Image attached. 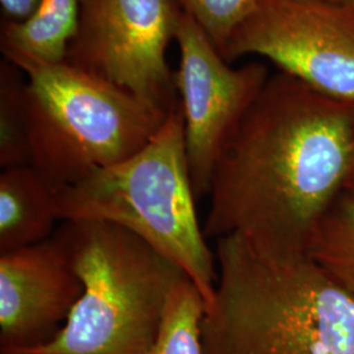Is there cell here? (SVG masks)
Returning <instances> with one entry per match:
<instances>
[{
  "instance_id": "16",
  "label": "cell",
  "mask_w": 354,
  "mask_h": 354,
  "mask_svg": "<svg viewBox=\"0 0 354 354\" xmlns=\"http://www.w3.org/2000/svg\"><path fill=\"white\" fill-rule=\"evenodd\" d=\"M7 21H26L37 11L41 0H0Z\"/></svg>"
},
{
  "instance_id": "5",
  "label": "cell",
  "mask_w": 354,
  "mask_h": 354,
  "mask_svg": "<svg viewBox=\"0 0 354 354\" xmlns=\"http://www.w3.org/2000/svg\"><path fill=\"white\" fill-rule=\"evenodd\" d=\"M12 64L26 75L30 165L59 189L140 150L168 114L66 61Z\"/></svg>"
},
{
  "instance_id": "1",
  "label": "cell",
  "mask_w": 354,
  "mask_h": 354,
  "mask_svg": "<svg viewBox=\"0 0 354 354\" xmlns=\"http://www.w3.org/2000/svg\"><path fill=\"white\" fill-rule=\"evenodd\" d=\"M354 102L279 71L232 127L215 162L207 239L239 236L259 252L307 254L317 221L344 188Z\"/></svg>"
},
{
  "instance_id": "14",
  "label": "cell",
  "mask_w": 354,
  "mask_h": 354,
  "mask_svg": "<svg viewBox=\"0 0 354 354\" xmlns=\"http://www.w3.org/2000/svg\"><path fill=\"white\" fill-rule=\"evenodd\" d=\"M10 61L0 64V165H30L26 125V80Z\"/></svg>"
},
{
  "instance_id": "4",
  "label": "cell",
  "mask_w": 354,
  "mask_h": 354,
  "mask_svg": "<svg viewBox=\"0 0 354 354\" xmlns=\"http://www.w3.org/2000/svg\"><path fill=\"white\" fill-rule=\"evenodd\" d=\"M83 292L62 329L29 354H145L185 273L125 228L64 221L55 230Z\"/></svg>"
},
{
  "instance_id": "12",
  "label": "cell",
  "mask_w": 354,
  "mask_h": 354,
  "mask_svg": "<svg viewBox=\"0 0 354 354\" xmlns=\"http://www.w3.org/2000/svg\"><path fill=\"white\" fill-rule=\"evenodd\" d=\"M307 256L354 297V192L342 188L317 221Z\"/></svg>"
},
{
  "instance_id": "10",
  "label": "cell",
  "mask_w": 354,
  "mask_h": 354,
  "mask_svg": "<svg viewBox=\"0 0 354 354\" xmlns=\"http://www.w3.org/2000/svg\"><path fill=\"white\" fill-rule=\"evenodd\" d=\"M58 192L32 165L3 169L0 175V254L49 239L58 212Z\"/></svg>"
},
{
  "instance_id": "6",
  "label": "cell",
  "mask_w": 354,
  "mask_h": 354,
  "mask_svg": "<svg viewBox=\"0 0 354 354\" xmlns=\"http://www.w3.org/2000/svg\"><path fill=\"white\" fill-rule=\"evenodd\" d=\"M178 12L175 0H80L66 62L168 112L178 100L167 61Z\"/></svg>"
},
{
  "instance_id": "2",
  "label": "cell",
  "mask_w": 354,
  "mask_h": 354,
  "mask_svg": "<svg viewBox=\"0 0 354 354\" xmlns=\"http://www.w3.org/2000/svg\"><path fill=\"white\" fill-rule=\"evenodd\" d=\"M218 279L203 317L206 354H354V297L307 254L215 241Z\"/></svg>"
},
{
  "instance_id": "7",
  "label": "cell",
  "mask_w": 354,
  "mask_h": 354,
  "mask_svg": "<svg viewBox=\"0 0 354 354\" xmlns=\"http://www.w3.org/2000/svg\"><path fill=\"white\" fill-rule=\"evenodd\" d=\"M247 54L342 102H354V1L260 0L230 39L222 57Z\"/></svg>"
},
{
  "instance_id": "3",
  "label": "cell",
  "mask_w": 354,
  "mask_h": 354,
  "mask_svg": "<svg viewBox=\"0 0 354 354\" xmlns=\"http://www.w3.org/2000/svg\"><path fill=\"white\" fill-rule=\"evenodd\" d=\"M197 201L178 99L140 150L61 188L58 212L62 222H106L137 235L185 273L207 307L218 272Z\"/></svg>"
},
{
  "instance_id": "17",
  "label": "cell",
  "mask_w": 354,
  "mask_h": 354,
  "mask_svg": "<svg viewBox=\"0 0 354 354\" xmlns=\"http://www.w3.org/2000/svg\"><path fill=\"white\" fill-rule=\"evenodd\" d=\"M344 188L353 190L354 192V134H353V151H352V158H351V165H349V171H348V176L345 180V185Z\"/></svg>"
},
{
  "instance_id": "9",
  "label": "cell",
  "mask_w": 354,
  "mask_h": 354,
  "mask_svg": "<svg viewBox=\"0 0 354 354\" xmlns=\"http://www.w3.org/2000/svg\"><path fill=\"white\" fill-rule=\"evenodd\" d=\"M82 292V279L57 232L46 241L0 254L1 353L29 354L49 344Z\"/></svg>"
},
{
  "instance_id": "11",
  "label": "cell",
  "mask_w": 354,
  "mask_h": 354,
  "mask_svg": "<svg viewBox=\"0 0 354 354\" xmlns=\"http://www.w3.org/2000/svg\"><path fill=\"white\" fill-rule=\"evenodd\" d=\"M80 0H41L26 21L1 23L0 48L6 59L62 64L76 35Z\"/></svg>"
},
{
  "instance_id": "8",
  "label": "cell",
  "mask_w": 354,
  "mask_h": 354,
  "mask_svg": "<svg viewBox=\"0 0 354 354\" xmlns=\"http://www.w3.org/2000/svg\"><path fill=\"white\" fill-rule=\"evenodd\" d=\"M176 87L181 102L192 183L197 200L209 196L215 162L230 131L269 79L263 64L232 68L212 41L180 8Z\"/></svg>"
},
{
  "instance_id": "13",
  "label": "cell",
  "mask_w": 354,
  "mask_h": 354,
  "mask_svg": "<svg viewBox=\"0 0 354 354\" xmlns=\"http://www.w3.org/2000/svg\"><path fill=\"white\" fill-rule=\"evenodd\" d=\"M206 304L189 279L172 292L156 340L145 354H206L203 348V317Z\"/></svg>"
},
{
  "instance_id": "19",
  "label": "cell",
  "mask_w": 354,
  "mask_h": 354,
  "mask_svg": "<svg viewBox=\"0 0 354 354\" xmlns=\"http://www.w3.org/2000/svg\"><path fill=\"white\" fill-rule=\"evenodd\" d=\"M1 354H23V353H1Z\"/></svg>"
},
{
  "instance_id": "15",
  "label": "cell",
  "mask_w": 354,
  "mask_h": 354,
  "mask_svg": "<svg viewBox=\"0 0 354 354\" xmlns=\"http://www.w3.org/2000/svg\"><path fill=\"white\" fill-rule=\"evenodd\" d=\"M212 41L215 49H226L234 33L257 10L260 0H175Z\"/></svg>"
},
{
  "instance_id": "18",
  "label": "cell",
  "mask_w": 354,
  "mask_h": 354,
  "mask_svg": "<svg viewBox=\"0 0 354 354\" xmlns=\"http://www.w3.org/2000/svg\"><path fill=\"white\" fill-rule=\"evenodd\" d=\"M295 1H311V3H335V4H342V3H351L354 0H295Z\"/></svg>"
}]
</instances>
